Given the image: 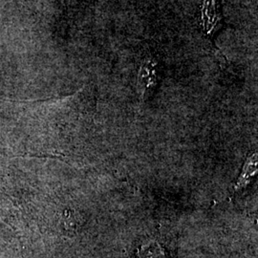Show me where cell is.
I'll return each mask as SVG.
<instances>
[{"label":"cell","instance_id":"obj_3","mask_svg":"<svg viewBox=\"0 0 258 258\" xmlns=\"http://www.w3.org/2000/svg\"><path fill=\"white\" fill-rule=\"evenodd\" d=\"M257 173V153L253 152L250 156L248 157L244 166L242 167L238 180L234 184L233 191L236 192L245 188L249 185L253 177Z\"/></svg>","mask_w":258,"mask_h":258},{"label":"cell","instance_id":"obj_1","mask_svg":"<svg viewBox=\"0 0 258 258\" xmlns=\"http://www.w3.org/2000/svg\"><path fill=\"white\" fill-rule=\"evenodd\" d=\"M159 78L160 64L158 58L152 54H145L141 58L136 80V88L140 102H146L155 91Z\"/></svg>","mask_w":258,"mask_h":258},{"label":"cell","instance_id":"obj_2","mask_svg":"<svg viewBox=\"0 0 258 258\" xmlns=\"http://www.w3.org/2000/svg\"><path fill=\"white\" fill-rule=\"evenodd\" d=\"M223 7L221 0H202L199 9V25L204 34L216 46L214 37L223 26ZM217 49H219L216 46Z\"/></svg>","mask_w":258,"mask_h":258}]
</instances>
